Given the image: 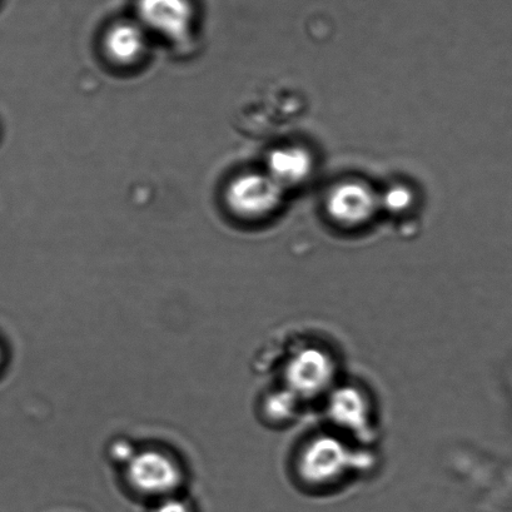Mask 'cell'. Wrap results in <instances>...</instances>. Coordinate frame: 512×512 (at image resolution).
Masks as SVG:
<instances>
[{"instance_id": "5", "label": "cell", "mask_w": 512, "mask_h": 512, "mask_svg": "<svg viewBox=\"0 0 512 512\" xmlns=\"http://www.w3.org/2000/svg\"><path fill=\"white\" fill-rule=\"evenodd\" d=\"M154 512H191V509L185 501L176 499V497H166L159 502Z\"/></svg>"}, {"instance_id": "2", "label": "cell", "mask_w": 512, "mask_h": 512, "mask_svg": "<svg viewBox=\"0 0 512 512\" xmlns=\"http://www.w3.org/2000/svg\"><path fill=\"white\" fill-rule=\"evenodd\" d=\"M138 14L144 26L169 41L182 42L190 34L193 21L190 0H139Z\"/></svg>"}, {"instance_id": "4", "label": "cell", "mask_w": 512, "mask_h": 512, "mask_svg": "<svg viewBox=\"0 0 512 512\" xmlns=\"http://www.w3.org/2000/svg\"><path fill=\"white\" fill-rule=\"evenodd\" d=\"M147 48L146 33L134 23H119L109 29L104 49L112 62L131 66L143 57Z\"/></svg>"}, {"instance_id": "7", "label": "cell", "mask_w": 512, "mask_h": 512, "mask_svg": "<svg viewBox=\"0 0 512 512\" xmlns=\"http://www.w3.org/2000/svg\"><path fill=\"white\" fill-rule=\"evenodd\" d=\"M3 361H4V354H3L2 347H0V367H2Z\"/></svg>"}, {"instance_id": "3", "label": "cell", "mask_w": 512, "mask_h": 512, "mask_svg": "<svg viewBox=\"0 0 512 512\" xmlns=\"http://www.w3.org/2000/svg\"><path fill=\"white\" fill-rule=\"evenodd\" d=\"M273 191L266 178L243 176L228 187L226 201L237 215L255 217L262 215L272 205Z\"/></svg>"}, {"instance_id": "1", "label": "cell", "mask_w": 512, "mask_h": 512, "mask_svg": "<svg viewBox=\"0 0 512 512\" xmlns=\"http://www.w3.org/2000/svg\"><path fill=\"white\" fill-rule=\"evenodd\" d=\"M128 480L144 495L168 496L181 484L177 462L161 451H143L128 462Z\"/></svg>"}, {"instance_id": "6", "label": "cell", "mask_w": 512, "mask_h": 512, "mask_svg": "<svg viewBox=\"0 0 512 512\" xmlns=\"http://www.w3.org/2000/svg\"><path fill=\"white\" fill-rule=\"evenodd\" d=\"M132 447L127 445L126 442H121V444H117L114 446L113 454L117 457L118 460L124 461L128 460L131 461L132 457L134 455L131 454Z\"/></svg>"}]
</instances>
